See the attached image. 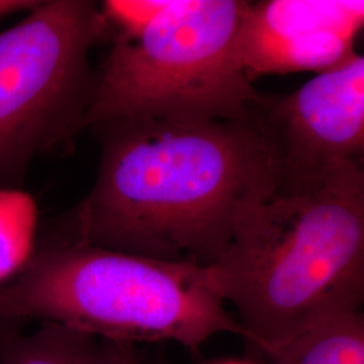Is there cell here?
I'll list each match as a JSON object with an SVG mask.
<instances>
[{
  "instance_id": "ba28073f",
  "label": "cell",
  "mask_w": 364,
  "mask_h": 364,
  "mask_svg": "<svg viewBox=\"0 0 364 364\" xmlns=\"http://www.w3.org/2000/svg\"><path fill=\"white\" fill-rule=\"evenodd\" d=\"M0 364H138L132 344L41 323L25 333L0 320Z\"/></svg>"
},
{
  "instance_id": "5b68a950",
  "label": "cell",
  "mask_w": 364,
  "mask_h": 364,
  "mask_svg": "<svg viewBox=\"0 0 364 364\" xmlns=\"http://www.w3.org/2000/svg\"><path fill=\"white\" fill-rule=\"evenodd\" d=\"M112 36L90 0L38 1L0 33V188L21 189L36 156L87 127L96 76L90 54Z\"/></svg>"
},
{
  "instance_id": "6da1fadb",
  "label": "cell",
  "mask_w": 364,
  "mask_h": 364,
  "mask_svg": "<svg viewBox=\"0 0 364 364\" xmlns=\"http://www.w3.org/2000/svg\"><path fill=\"white\" fill-rule=\"evenodd\" d=\"M92 129L99 173L66 216L64 240L209 266L248 212L281 189L259 111L246 120L130 117Z\"/></svg>"
},
{
  "instance_id": "277c9868",
  "label": "cell",
  "mask_w": 364,
  "mask_h": 364,
  "mask_svg": "<svg viewBox=\"0 0 364 364\" xmlns=\"http://www.w3.org/2000/svg\"><path fill=\"white\" fill-rule=\"evenodd\" d=\"M247 0H166L131 34H114L96 72L87 127L130 117L246 120L260 92L242 64Z\"/></svg>"
},
{
  "instance_id": "3957f363",
  "label": "cell",
  "mask_w": 364,
  "mask_h": 364,
  "mask_svg": "<svg viewBox=\"0 0 364 364\" xmlns=\"http://www.w3.org/2000/svg\"><path fill=\"white\" fill-rule=\"evenodd\" d=\"M0 320H39L134 344L171 341L197 351L230 333L246 340L208 287L204 266L57 239L0 285Z\"/></svg>"
},
{
  "instance_id": "8992f818",
  "label": "cell",
  "mask_w": 364,
  "mask_h": 364,
  "mask_svg": "<svg viewBox=\"0 0 364 364\" xmlns=\"http://www.w3.org/2000/svg\"><path fill=\"white\" fill-rule=\"evenodd\" d=\"M258 111L278 156L281 192L308 191L350 164L363 165V55L353 50L293 93H260Z\"/></svg>"
},
{
  "instance_id": "8fae6325",
  "label": "cell",
  "mask_w": 364,
  "mask_h": 364,
  "mask_svg": "<svg viewBox=\"0 0 364 364\" xmlns=\"http://www.w3.org/2000/svg\"><path fill=\"white\" fill-rule=\"evenodd\" d=\"M216 364H248V363H245V362H223V363H216Z\"/></svg>"
},
{
  "instance_id": "7a4b0ae2",
  "label": "cell",
  "mask_w": 364,
  "mask_h": 364,
  "mask_svg": "<svg viewBox=\"0 0 364 364\" xmlns=\"http://www.w3.org/2000/svg\"><path fill=\"white\" fill-rule=\"evenodd\" d=\"M204 272L262 353L362 311L363 165L350 164L316 188L278 191L255 205L227 252Z\"/></svg>"
},
{
  "instance_id": "9c48e42d",
  "label": "cell",
  "mask_w": 364,
  "mask_h": 364,
  "mask_svg": "<svg viewBox=\"0 0 364 364\" xmlns=\"http://www.w3.org/2000/svg\"><path fill=\"white\" fill-rule=\"evenodd\" d=\"M273 364H364V314L346 313L267 350Z\"/></svg>"
},
{
  "instance_id": "30bf717a",
  "label": "cell",
  "mask_w": 364,
  "mask_h": 364,
  "mask_svg": "<svg viewBox=\"0 0 364 364\" xmlns=\"http://www.w3.org/2000/svg\"><path fill=\"white\" fill-rule=\"evenodd\" d=\"M38 209L21 189L0 188V285L25 270L36 252Z\"/></svg>"
},
{
  "instance_id": "52a82bcc",
  "label": "cell",
  "mask_w": 364,
  "mask_h": 364,
  "mask_svg": "<svg viewBox=\"0 0 364 364\" xmlns=\"http://www.w3.org/2000/svg\"><path fill=\"white\" fill-rule=\"evenodd\" d=\"M363 22V1H250L240 36L246 76L321 73L355 50Z\"/></svg>"
}]
</instances>
